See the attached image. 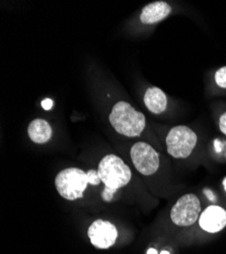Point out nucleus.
<instances>
[{
  "mask_svg": "<svg viewBox=\"0 0 226 254\" xmlns=\"http://www.w3.org/2000/svg\"><path fill=\"white\" fill-rule=\"evenodd\" d=\"M200 227L208 233H217L226 227V210L218 205H210L199 218Z\"/></svg>",
  "mask_w": 226,
  "mask_h": 254,
  "instance_id": "8",
  "label": "nucleus"
},
{
  "mask_svg": "<svg viewBox=\"0 0 226 254\" xmlns=\"http://www.w3.org/2000/svg\"><path fill=\"white\" fill-rule=\"evenodd\" d=\"M172 12V6L166 1H154L142 9L140 20L144 25H154L164 18H167Z\"/></svg>",
  "mask_w": 226,
  "mask_h": 254,
  "instance_id": "9",
  "label": "nucleus"
},
{
  "mask_svg": "<svg viewBox=\"0 0 226 254\" xmlns=\"http://www.w3.org/2000/svg\"><path fill=\"white\" fill-rule=\"evenodd\" d=\"M205 193H206V194L208 195V197H210V199H211L212 201H214V200H215V197H214V195H212V193H211L210 191H209V192H208V191H205Z\"/></svg>",
  "mask_w": 226,
  "mask_h": 254,
  "instance_id": "17",
  "label": "nucleus"
},
{
  "mask_svg": "<svg viewBox=\"0 0 226 254\" xmlns=\"http://www.w3.org/2000/svg\"><path fill=\"white\" fill-rule=\"evenodd\" d=\"M198 142V136L190 127L184 125L175 126L166 137L168 153L176 159L188 158Z\"/></svg>",
  "mask_w": 226,
  "mask_h": 254,
  "instance_id": "4",
  "label": "nucleus"
},
{
  "mask_svg": "<svg viewBox=\"0 0 226 254\" xmlns=\"http://www.w3.org/2000/svg\"><path fill=\"white\" fill-rule=\"evenodd\" d=\"M97 173L105 188L114 192L128 185L132 177L130 168L116 155H107L102 158L98 164Z\"/></svg>",
  "mask_w": 226,
  "mask_h": 254,
  "instance_id": "2",
  "label": "nucleus"
},
{
  "mask_svg": "<svg viewBox=\"0 0 226 254\" xmlns=\"http://www.w3.org/2000/svg\"><path fill=\"white\" fill-rule=\"evenodd\" d=\"M109 121L118 133L127 137L140 136L146 126L145 116L125 101H120L114 105Z\"/></svg>",
  "mask_w": 226,
  "mask_h": 254,
  "instance_id": "1",
  "label": "nucleus"
},
{
  "mask_svg": "<svg viewBox=\"0 0 226 254\" xmlns=\"http://www.w3.org/2000/svg\"><path fill=\"white\" fill-rule=\"evenodd\" d=\"M88 173V176H89V180H90V184L92 185V186H97L101 183V180L98 176V173L97 171L95 170H90Z\"/></svg>",
  "mask_w": 226,
  "mask_h": 254,
  "instance_id": "13",
  "label": "nucleus"
},
{
  "mask_svg": "<svg viewBox=\"0 0 226 254\" xmlns=\"http://www.w3.org/2000/svg\"><path fill=\"white\" fill-rule=\"evenodd\" d=\"M201 203L199 198L192 193L184 194L178 199L171 210L173 223L180 227L192 226L199 219Z\"/></svg>",
  "mask_w": 226,
  "mask_h": 254,
  "instance_id": "6",
  "label": "nucleus"
},
{
  "mask_svg": "<svg viewBox=\"0 0 226 254\" xmlns=\"http://www.w3.org/2000/svg\"><path fill=\"white\" fill-rule=\"evenodd\" d=\"M224 186H225V190H226V179L224 180Z\"/></svg>",
  "mask_w": 226,
  "mask_h": 254,
  "instance_id": "19",
  "label": "nucleus"
},
{
  "mask_svg": "<svg viewBox=\"0 0 226 254\" xmlns=\"http://www.w3.org/2000/svg\"><path fill=\"white\" fill-rule=\"evenodd\" d=\"M215 82L217 86L226 89V66L219 68L215 73Z\"/></svg>",
  "mask_w": 226,
  "mask_h": 254,
  "instance_id": "12",
  "label": "nucleus"
},
{
  "mask_svg": "<svg viewBox=\"0 0 226 254\" xmlns=\"http://www.w3.org/2000/svg\"><path fill=\"white\" fill-rule=\"evenodd\" d=\"M130 158L136 170L144 176L154 174L159 168V155L147 142L134 143L130 150Z\"/></svg>",
  "mask_w": 226,
  "mask_h": 254,
  "instance_id": "5",
  "label": "nucleus"
},
{
  "mask_svg": "<svg viewBox=\"0 0 226 254\" xmlns=\"http://www.w3.org/2000/svg\"><path fill=\"white\" fill-rule=\"evenodd\" d=\"M143 100L146 108L155 115L163 113L168 108V97L166 93L157 87L148 88Z\"/></svg>",
  "mask_w": 226,
  "mask_h": 254,
  "instance_id": "10",
  "label": "nucleus"
},
{
  "mask_svg": "<svg viewBox=\"0 0 226 254\" xmlns=\"http://www.w3.org/2000/svg\"><path fill=\"white\" fill-rule=\"evenodd\" d=\"M28 134L31 140L38 144L48 142L53 134L51 125L44 119H35L28 127Z\"/></svg>",
  "mask_w": 226,
  "mask_h": 254,
  "instance_id": "11",
  "label": "nucleus"
},
{
  "mask_svg": "<svg viewBox=\"0 0 226 254\" xmlns=\"http://www.w3.org/2000/svg\"><path fill=\"white\" fill-rule=\"evenodd\" d=\"M160 254H170V252L169 251H162V252H160Z\"/></svg>",
  "mask_w": 226,
  "mask_h": 254,
  "instance_id": "18",
  "label": "nucleus"
},
{
  "mask_svg": "<svg viewBox=\"0 0 226 254\" xmlns=\"http://www.w3.org/2000/svg\"><path fill=\"white\" fill-rule=\"evenodd\" d=\"M91 244L99 249L112 247L117 240L118 231L111 222L104 220L94 221L88 231Z\"/></svg>",
  "mask_w": 226,
  "mask_h": 254,
  "instance_id": "7",
  "label": "nucleus"
},
{
  "mask_svg": "<svg viewBox=\"0 0 226 254\" xmlns=\"http://www.w3.org/2000/svg\"><path fill=\"white\" fill-rule=\"evenodd\" d=\"M219 129L223 134L226 135V111L219 118Z\"/></svg>",
  "mask_w": 226,
  "mask_h": 254,
  "instance_id": "14",
  "label": "nucleus"
},
{
  "mask_svg": "<svg viewBox=\"0 0 226 254\" xmlns=\"http://www.w3.org/2000/svg\"><path fill=\"white\" fill-rule=\"evenodd\" d=\"M90 184L88 173L78 168H67L61 171L55 185L58 193L67 200H75L84 196L85 190Z\"/></svg>",
  "mask_w": 226,
  "mask_h": 254,
  "instance_id": "3",
  "label": "nucleus"
},
{
  "mask_svg": "<svg viewBox=\"0 0 226 254\" xmlns=\"http://www.w3.org/2000/svg\"><path fill=\"white\" fill-rule=\"evenodd\" d=\"M53 101L51 99H45L44 101H42V107L44 110L48 111V110H51L52 107H53Z\"/></svg>",
  "mask_w": 226,
  "mask_h": 254,
  "instance_id": "15",
  "label": "nucleus"
},
{
  "mask_svg": "<svg viewBox=\"0 0 226 254\" xmlns=\"http://www.w3.org/2000/svg\"><path fill=\"white\" fill-rule=\"evenodd\" d=\"M147 254H158V253H157L156 249H154V248H149L148 251H147Z\"/></svg>",
  "mask_w": 226,
  "mask_h": 254,
  "instance_id": "16",
  "label": "nucleus"
}]
</instances>
